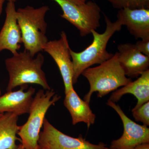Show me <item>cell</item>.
Listing matches in <instances>:
<instances>
[{"label": "cell", "mask_w": 149, "mask_h": 149, "mask_svg": "<svg viewBox=\"0 0 149 149\" xmlns=\"http://www.w3.org/2000/svg\"><path fill=\"white\" fill-rule=\"evenodd\" d=\"M45 57L41 53L35 57L25 50L7 58L5 63L9 76L7 92L28 84L40 85L46 91L50 90L42 69Z\"/></svg>", "instance_id": "6da1fadb"}, {"label": "cell", "mask_w": 149, "mask_h": 149, "mask_svg": "<svg viewBox=\"0 0 149 149\" xmlns=\"http://www.w3.org/2000/svg\"><path fill=\"white\" fill-rule=\"evenodd\" d=\"M103 14L106 24L104 32L100 34L96 30H92L93 40L90 45L80 52L70 49L73 64V84L77 83L78 78L85 70L94 65L101 64L113 55L107 51V45L115 33L121 30L122 25L118 20L111 21L106 15Z\"/></svg>", "instance_id": "7a4b0ae2"}, {"label": "cell", "mask_w": 149, "mask_h": 149, "mask_svg": "<svg viewBox=\"0 0 149 149\" xmlns=\"http://www.w3.org/2000/svg\"><path fill=\"white\" fill-rule=\"evenodd\" d=\"M82 74L90 84V90L84 97V100L89 104L95 92L98 93V97L102 98L132 81L125 75L120 66L117 52L98 66L85 70Z\"/></svg>", "instance_id": "3957f363"}, {"label": "cell", "mask_w": 149, "mask_h": 149, "mask_svg": "<svg viewBox=\"0 0 149 149\" xmlns=\"http://www.w3.org/2000/svg\"><path fill=\"white\" fill-rule=\"evenodd\" d=\"M49 10L47 6L38 8L27 6L16 10L24 50L32 56L42 52L43 47L49 41L46 35L47 24L45 16Z\"/></svg>", "instance_id": "277c9868"}, {"label": "cell", "mask_w": 149, "mask_h": 149, "mask_svg": "<svg viewBox=\"0 0 149 149\" xmlns=\"http://www.w3.org/2000/svg\"><path fill=\"white\" fill-rule=\"evenodd\" d=\"M53 89L39 90L30 107L27 122L20 126L17 135L25 149H40L39 142L41 129L48 109L61 98Z\"/></svg>", "instance_id": "5b68a950"}, {"label": "cell", "mask_w": 149, "mask_h": 149, "mask_svg": "<svg viewBox=\"0 0 149 149\" xmlns=\"http://www.w3.org/2000/svg\"><path fill=\"white\" fill-rule=\"evenodd\" d=\"M60 7L63 11L61 15L80 32V36L85 37L91 34L100 26L101 9L95 2L90 1L81 5H76L66 0H53Z\"/></svg>", "instance_id": "8992f818"}, {"label": "cell", "mask_w": 149, "mask_h": 149, "mask_svg": "<svg viewBox=\"0 0 149 149\" xmlns=\"http://www.w3.org/2000/svg\"><path fill=\"white\" fill-rule=\"evenodd\" d=\"M43 126L38 142L40 149H109L103 143H91L82 136L75 138L65 135L45 118Z\"/></svg>", "instance_id": "52a82bcc"}, {"label": "cell", "mask_w": 149, "mask_h": 149, "mask_svg": "<svg viewBox=\"0 0 149 149\" xmlns=\"http://www.w3.org/2000/svg\"><path fill=\"white\" fill-rule=\"evenodd\" d=\"M70 49L64 31L61 32L58 40L48 41L43 48V50L50 55L58 67L64 83L65 94L74 88L73 64Z\"/></svg>", "instance_id": "ba28073f"}, {"label": "cell", "mask_w": 149, "mask_h": 149, "mask_svg": "<svg viewBox=\"0 0 149 149\" xmlns=\"http://www.w3.org/2000/svg\"><path fill=\"white\" fill-rule=\"evenodd\" d=\"M108 105L116 112L122 120L123 125L122 136L111 144L110 149H134L140 144L149 143V128L131 120L115 102L108 100Z\"/></svg>", "instance_id": "9c48e42d"}, {"label": "cell", "mask_w": 149, "mask_h": 149, "mask_svg": "<svg viewBox=\"0 0 149 149\" xmlns=\"http://www.w3.org/2000/svg\"><path fill=\"white\" fill-rule=\"evenodd\" d=\"M117 49L118 61L126 76L139 77L149 70V56L141 53L135 44H120Z\"/></svg>", "instance_id": "30bf717a"}, {"label": "cell", "mask_w": 149, "mask_h": 149, "mask_svg": "<svg viewBox=\"0 0 149 149\" xmlns=\"http://www.w3.org/2000/svg\"><path fill=\"white\" fill-rule=\"evenodd\" d=\"M6 13L5 20L0 32V52L4 50H8L15 54L21 47L22 39L17 19L14 2H8Z\"/></svg>", "instance_id": "8fae6325"}, {"label": "cell", "mask_w": 149, "mask_h": 149, "mask_svg": "<svg viewBox=\"0 0 149 149\" xmlns=\"http://www.w3.org/2000/svg\"><path fill=\"white\" fill-rule=\"evenodd\" d=\"M116 17L135 39H149V9H121L118 10Z\"/></svg>", "instance_id": "7c38bea8"}, {"label": "cell", "mask_w": 149, "mask_h": 149, "mask_svg": "<svg viewBox=\"0 0 149 149\" xmlns=\"http://www.w3.org/2000/svg\"><path fill=\"white\" fill-rule=\"evenodd\" d=\"M18 91L7 92L0 96V113H12L17 116L29 113L35 88L22 85Z\"/></svg>", "instance_id": "4fadbf2b"}, {"label": "cell", "mask_w": 149, "mask_h": 149, "mask_svg": "<svg viewBox=\"0 0 149 149\" xmlns=\"http://www.w3.org/2000/svg\"><path fill=\"white\" fill-rule=\"evenodd\" d=\"M63 103L71 115L73 125L83 122L89 128L95 123V114L93 113L89 104L80 98L74 88L65 94Z\"/></svg>", "instance_id": "5bb4252c"}, {"label": "cell", "mask_w": 149, "mask_h": 149, "mask_svg": "<svg viewBox=\"0 0 149 149\" xmlns=\"http://www.w3.org/2000/svg\"><path fill=\"white\" fill-rule=\"evenodd\" d=\"M133 95L137 99V103L133 109H136L149 101V70L140 75L134 81H131L112 94L109 100L116 102L125 94Z\"/></svg>", "instance_id": "9a60e30c"}, {"label": "cell", "mask_w": 149, "mask_h": 149, "mask_svg": "<svg viewBox=\"0 0 149 149\" xmlns=\"http://www.w3.org/2000/svg\"><path fill=\"white\" fill-rule=\"evenodd\" d=\"M18 116L5 113L0 117V149H17V137L20 126L18 125Z\"/></svg>", "instance_id": "2e32d148"}, {"label": "cell", "mask_w": 149, "mask_h": 149, "mask_svg": "<svg viewBox=\"0 0 149 149\" xmlns=\"http://www.w3.org/2000/svg\"><path fill=\"white\" fill-rule=\"evenodd\" d=\"M115 8L149 9V0H106Z\"/></svg>", "instance_id": "e0dca14e"}, {"label": "cell", "mask_w": 149, "mask_h": 149, "mask_svg": "<svg viewBox=\"0 0 149 149\" xmlns=\"http://www.w3.org/2000/svg\"><path fill=\"white\" fill-rule=\"evenodd\" d=\"M133 117L135 120L140 121L143 125H149V102L143 104L141 106L132 110Z\"/></svg>", "instance_id": "ac0fdd59"}, {"label": "cell", "mask_w": 149, "mask_h": 149, "mask_svg": "<svg viewBox=\"0 0 149 149\" xmlns=\"http://www.w3.org/2000/svg\"><path fill=\"white\" fill-rule=\"evenodd\" d=\"M135 45L141 53L149 56V38L146 40H139L136 42Z\"/></svg>", "instance_id": "d6986e66"}, {"label": "cell", "mask_w": 149, "mask_h": 149, "mask_svg": "<svg viewBox=\"0 0 149 149\" xmlns=\"http://www.w3.org/2000/svg\"><path fill=\"white\" fill-rule=\"evenodd\" d=\"M134 149H149V143H145L138 145Z\"/></svg>", "instance_id": "ffe728a7"}, {"label": "cell", "mask_w": 149, "mask_h": 149, "mask_svg": "<svg viewBox=\"0 0 149 149\" xmlns=\"http://www.w3.org/2000/svg\"><path fill=\"white\" fill-rule=\"evenodd\" d=\"M76 5H81L85 3L87 0H66Z\"/></svg>", "instance_id": "44dd1931"}, {"label": "cell", "mask_w": 149, "mask_h": 149, "mask_svg": "<svg viewBox=\"0 0 149 149\" xmlns=\"http://www.w3.org/2000/svg\"><path fill=\"white\" fill-rule=\"evenodd\" d=\"M6 0H0V15H1L3 11V7Z\"/></svg>", "instance_id": "7402d4cb"}, {"label": "cell", "mask_w": 149, "mask_h": 149, "mask_svg": "<svg viewBox=\"0 0 149 149\" xmlns=\"http://www.w3.org/2000/svg\"><path fill=\"white\" fill-rule=\"evenodd\" d=\"M17 149H25L23 148V146H22V145L21 144L20 145H19L18 146V147H17Z\"/></svg>", "instance_id": "603a6c76"}, {"label": "cell", "mask_w": 149, "mask_h": 149, "mask_svg": "<svg viewBox=\"0 0 149 149\" xmlns=\"http://www.w3.org/2000/svg\"><path fill=\"white\" fill-rule=\"evenodd\" d=\"M6 1H7L8 2H13L15 3L17 0H6Z\"/></svg>", "instance_id": "cb8c5ba5"}, {"label": "cell", "mask_w": 149, "mask_h": 149, "mask_svg": "<svg viewBox=\"0 0 149 149\" xmlns=\"http://www.w3.org/2000/svg\"><path fill=\"white\" fill-rule=\"evenodd\" d=\"M2 92L1 90V86H0V96L1 95Z\"/></svg>", "instance_id": "d4e9b609"}, {"label": "cell", "mask_w": 149, "mask_h": 149, "mask_svg": "<svg viewBox=\"0 0 149 149\" xmlns=\"http://www.w3.org/2000/svg\"><path fill=\"white\" fill-rule=\"evenodd\" d=\"M3 114V113H0V117H1V116H2Z\"/></svg>", "instance_id": "484cf974"}]
</instances>
